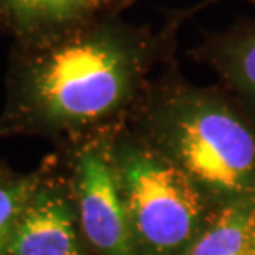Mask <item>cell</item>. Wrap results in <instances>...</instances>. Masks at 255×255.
I'll use <instances>...</instances> for the list:
<instances>
[{"label": "cell", "instance_id": "6da1fadb", "mask_svg": "<svg viewBox=\"0 0 255 255\" xmlns=\"http://www.w3.org/2000/svg\"><path fill=\"white\" fill-rule=\"evenodd\" d=\"M216 2L171 10L156 30L103 13L65 32L23 42L12 68L5 129L68 144L126 125L152 71L176 62L182 25Z\"/></svg>", "mask_w": 255, "mask_h": 255}, {"label": "cell", "instance_id": "7a4b0ae2", "mask_svg": "<svg viewBox=\"0 0 255 255\" xmlns=\"http://www.w3.org/2000/svg\"><path fill=\"white\" fill-rule=\"evenodd\" d=\"M128 126L214 207L255 197V123L221 86H199L177 60L154 76Z\"/></svg>", "mask_w": 255, "mask_h": 255}, {"label": "cell", "instance_id": "3957f363", "mask_svg": "<svg viewBox=\"0 0 255 255\" xmlns=\"http://www.w3.org/2000/svg\"><path fill=\"white\" fill-rule=\"evenodd\" d=\"M111 152L137 255H179L217 207L128 123L115 131Z\"/></svg>", "mask_w": 255, "mask_h": 255}, {"label": "cell", "instance_id": "277c9868", "mask_svg": "<svg viewBox=\"0 0 255 255\" xmlns=\"http://www.w3.org/2000/svg\"><path fill=\"white\" fill-rule=\"evenodd\" d=\"M115 129L68 142V179L91 255H137L111 152Z\"/></svg>", "mask_w": 255, "mask_h": 255}, {"label": "cell", "instance_id": "5b68a950", "mask_svg": "<svg viewBox=\"0 0 255 255\" xmlns=\"http://www.w3.org/2000/svg\"><path fill=\"white\" fill-rule=\"evenodd\" d=\"M3 255H91L80 229L68 174H42Z\"/></svg>", "mask_w": 255, "mask_h": 255}, {"label": "cell", "instance_id": "8992f818", "mask_svg": "<svg viewBox=\"0 0 255 255\" xmlns=\"http://www.w3.org/2000/svg\"><path fill=\"white\" fill-rule=\"evenodd\" d=\"M191 58L206 65L255 123V17L204 35Z\"/></svg>", "mask_w": 255, "mask_h": 255}, {"label": "cell", "instance_id": "52a82bcc", "mask_svg": "<svg viewBox=\"0 0 255 255\" xmlns=\"http://www.w3.org/2000/svg\"><path fill=\"white\" fill-rule=\"evenodd\" d=\"M103 13L101 0H0V23L23 42L65 32Z\"/></svg>", "mask_w": 255, "mask_h": 255}, {"label": "cell", "instance_id": "ba28073f", "mask_svg": "<svg viewBox=\"0 0 255 255\" xmlns=\"http://www.w3.org/2000/svg\"><path fill=\"white\" fill-rule=\"evenodd\" d=\"M255 197L219 207L179 255H252Z\"/></svg>", "mask_w": 255, "mask_h": 255}, {"label": "cell", "instance_id": "9c48e42d", "mask_svg": "<svg viewBox=\"0 0 255 255\" xmlns=\"http://www.w3.org/2000/svg\"><path fill=\"white\" fill-rule=\"evenodd\" d=\"M40 179L42 174L0 179V255L5 254L15 224Z\"/></svg>", "mask_w": 255, "mask_h": 255}, {"label": "cell", "instance_id": "30bf717a", "mask_svg": "<svg viewBox=\"0 0 255 255\" xmlns=\"http://www.w3.org/2000/svg\"><path fill=\"white\" fill-rule=\"evenodd\" d=\"M134 0H101L106 13H118L121 8H125L126 5H129Z\"/></svg>", "mask_w": 255, "mask_h": 255}, {"label": "cell", "instance_id": "8fae6325", "mask_svg": "<svg viewBox=\"0 0 255 255\" xmlns=\"http://www.w3.org/2000/svg\"><path fill=\"white\" fill-rule=\"evenodd\" d=\"M252 255H255V227H254V236H252Z\"/></svg>", "mask_w": 255, "mask_h": 255}, {"label": "cell", "instance_id": "7c38bea8", "mask_svg": "<svg viewBox=\"0 0 255 255\" xmlns=\"http://www.w3.org/2000/svg\"><path fill=\"white\" fill-rule=\"evenodd\" d=\"M246 2H251V3H255V0H246Z\"/></svg>", "mask_w": 255, "mask_h": 255}]
</instances>
